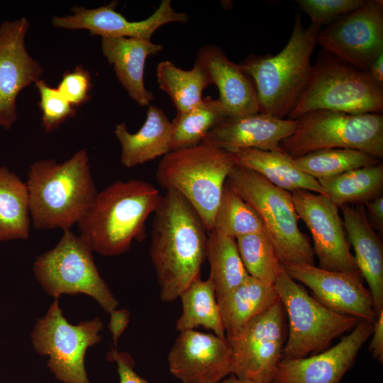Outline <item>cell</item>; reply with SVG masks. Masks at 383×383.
Wrapping results in <instances>:
<instances>
[{"label": "cell", "mask_w": 383, "mask_h": 383, "mask_svg": "<svg viewBox=\"0 0 383 383\" xmlns=\"http://www.w3.org/2000/svg\"><path fill=\"white\" fill-rule=\"evenodd\" d=\"M364 0H297L296 2L318 27L332 23L364 4Z\"/></svg>", "instance_id": "cell-37"}, {"label": "cell", "mask_w": 383, "mask_h": 383, "mask_svg": "<svg viewBox=\"0 0 383 383\" xmlns=\"http://www.w3.org/2000/svg\"><path fill=\"white\" fill-rule=\"evenodd\" d=\"M326 196L339 208L363 204L380 196L383 187V165L365 166L318 180Z\"/></svg>", "instance_id": "cell-29"}, {"label": "cell", "mask_w": 383, "mask_h": 383, "mask_svg": "<svg viewBox=\"0 0 383 383\" xmlns=\"http://www.w3.org/2000/svg\"><path fill=\"white\" fill-rule=\"evenodd\" d=\"M219 383H262L248 379L239 378L233 374L227 379H223Z\"/></svg>", "instance_id": "cell-44"}, {"label": "cell", "mask_w": 383, "mask_h": 383, "mask_svg": "<svg viewBox=\"0 0 383 383\" xmlns=\"http://www.w3.org/2000/svg\"><path fill=\"white\" fill-rule=\"evenodd\" d=\"M197 62L219 91V101L227 118H238L259 113L256 89L251 77L231 61L216 45L201 47Z\"/></svg>", "instance_id": "cell-21"}, {"label": "cell", "mask_w": 383, "mask_h": 383, "mask_svg": "<svg viewBox=\"0 0 383 383\" xmlns=\"http://www.w3.org/2000/svg\"><path fill=\"white\" fill-rule=\"evenodd\" d=\"M235 165L233 152L200 143L164 155L156 178L162 187L178 192L191 204L209 232L226 182Z\"/></svg>", "instance_id": "cell-5"}, {"label": "cell", "mask_w": 383, "mask_h": 383, "mask_svg": "<svg viewBox=\"0 0 383 383\" xmlns=\"http://www.w3.org/2000/svg\"><path fill=\"white\" fill-rule=\"evenodd\" d=\"M206 259L210 266L209 278L215 288L216 298L236 288L249 276L236 240L215 230L209 232Z\"/></svg>", "instance_id": "cell-30"}, {"label": "cell", "mask_w": 383, "mask_h": 383, "mask_svg": "<svg viewBox=\"0 0 383 383\" xmlns=\"http://www.w3.org/2000/svg\"><path fill=\"white\" fill-rule=\"evenodd\" d=\"M299 124L298 120L261 113L226 118L205 135L201 143L231 152L241 149L281 150L282 141L291 136Z\"/></svg>", "instance_id": "cell-20"}, {"label": "cell", "mask_w": 383, "mask_h": 383, "mask_svg": "<svg viewBox=\"0 0 383 383\" xmlns=\"http://www.w3.org/2000/svg\"><path fill=\"white\" fill-rule=\"evenodd\" d=\"M327 110L353 114L383 111V86L360 70L323 50L312 65L308 84L289 119Z\"/></svg>", "instance_id": "cell-6"}, {"label": "cell", "mask_w": 383, "mask_h": 383, "mask_svg": "<svg viewBox=\"0 0 383 383\" xmlns=\"http://www.w3.org/2000/svg\"><path fill=\"white\" fill-rule=\"evenodd\" d=\"M117 1L96 9L74 7L73 14L55 16L54 26L66 29H87L91 35L103 37H125L150 40L160 27L169 23H185L186 13L175 11L170 0H162L154 13L140 21H130L115 9Z\"/></svg>", "instance_id": "cell-19"}, {"label": "cell", "mask_w": 383, "mask_h": 383, "mask_svg": "<svg viewBox=\"0 0 383 383\" xmlns=\"http://www.w3.org/2000/svg\"><path fill=\"white\" fill-rule=\"evenodd\" d=\"M367 72L375 82L383 86V53L372 62Z\"/></svg>", "instance_id": "cell-43"}, {"label": "cell", "mask_w": 383, "mask_h": 383, "mask_svg": "<svg viewBox=\"0 0 383 383\" xmlns=\"http://www.w3.org/2000/svg\"><path fill=\"white\" fill-rule=\"evenodd\" d=\"M35 87L40 94L38 104L42 112V126L45 132L55 131L69 118L75 116L74 106L57 89L50 87L42 79L35 82Z\"/></svg>", "instance_id": "cell-36"}, {"label": "cell", "mask_w": 383, "mask_h": 383, "mask_svg": "<svg viewBox=\"0 0 383 383\" xmlns=\"http://www.w3.org/2000/svg\"><path fill=\"white\" fill-rule=\"evenodd\" d=\"M159 86L171 99L177 113L186 111L202 99L203 91L211 84L206 71L195 62L194 67L184 70L169 60L157 67Z\"/></svg>", "instance_id": "cell-31"}, {"label": "cell", "mask_w": 383, "mask_h": 383, "mask_svg": "<svg viewBox=\"0 0 383 383\" xmlns=\"http://www.w3.org/2000/svg\"><path fill=\"white\" fill-rule=\"evenodd\" d=\"M225 109L218 99L203 97L193 108L177 113L172 121L171 151L201 143L205 135L226 118Z\"/></svg>", "instance_id": "cell-32"}, {"label": "cell", "mask_w": 383, "mask_h": 383, "mask_svg": "<svg viewBox=\"0 0 383 383\" xmlns=\"http://www.w3.org/2000/svg\"><path fill=\"white\" fill-rule=\"evenodd\" d=\"M369 350L372 357L378 362H383V311L377 316L373 324V332Z\"/></svg>", "instance_id": "cell-42"}, {"label": "cell", "mask_w": 383, "mask_h": 383, "mask_svg": "<svg viewBox=\"0 0 383 383\" xmlns=\"http://www.w3.org/2000/svg\"><path fill=\"white\" fill-rule=\"evenodd\" d=\"M317 41L323 50L367 72L383 53V1H365L360 8L319 31Z\"/></svg>", "instance_id": "cell-14"}, {"label": "cell", "mask_w": 383, "mask_h": 383, "mask_svg": "<svg viewBox=\"0 0 383 383\" xmlns=\"http://www.w3.org/2000/svg\"><path fill=\"white\" fill-rule=\"evenodd\" d=\"M28 27L24 17L0 25V126L6 130L18 118L17 96L23 89L40 80L43 72L25 46Z\"/></svg>", "instance_id": "cell-16"}, {"label": "cell", "mask_w": 383, "mask_h": 383, "mask_svg": "<svg viewBox=\"0 0 383 383\" xmlns=\"http://www.w3.org/2000/svg\"><path fill=\"white\" fill-rule=\"evenodd\" d=\"M378 158L348 148L316 150L294 158L295 166L317 180L331 178L357 168L379 163Z\"/></svg>", "instance_id": "cell-33"}, {"label": "cell", "mask_w": 383, "mask_h": 383, "mask_svg": "<svg viewBox=\"0 0 383 383\" xmlns=\"http://www.w3.org/2000/svg\"><path fill=\"white\" fill-rule=\"evenodd\" d=\"M162 198L158 189L145 181L117 180L98 192L77 223L79 236L102 256L123 254L134 240H143L146 221Z\"/></svg>", "instance_id": "cell-2"}, {"label": "cell", "mask_w": 383, "mask_h": 383, "mask_svg": "<svg viewBox=\"0 0 383 383\" xmlns=\"http://www.w3.org/2000/svg\"><path fill=\"white\" fill-rule=\"evenodd\" d=\"M107 359L116 362L119 375V383H150L139 376L134 370L135 362L131 355L112 349L107 353Z\"/></svg>", "instance_id": "cell-39"}, {"label": "cell", "mask_w": 383, "mask_h": 383, "mask_svg": "<svg viewBox=\"0 0 383 383\" xmlns=\"http://www.w3.org/2000/svg\"><path fill=\"white\" fill-rule=\"evenodd\" d=\"M182 313L175 323V330L182 332L202 326L214 334L226 337V330L211 280L200 277L193 282L179 296Z\"/></svg>", "instance_id": "cell-28"}, {"label": "cell", "mask_w": 383, "mask_h": 383, "mask_svg": "<svg viewBox=\"0 0 383 383\" xmlns=\"http://www.w3.org/2000/svg\"><path fill=\"white\" fill-rule=\"evenodd\" d=\"M115 135L121 147V163L127 168L164 156L171 151L172 123L159 107L150 105L146 119L134 133L124 123L116 126Z\"/></svg>", "instance_id": "cell-24"}, {"label": "cell", "mask_w": 383, "mask_h": 383, "mask_svg": "<svg viewBox=\"0 0 383 383\" xmlns=\"http://www.w3.org/2000/svg\"><path fill=\"white\" fill-rule=\"evenodd\" d=\"M235 240L248 274L264 283L274 285L283 271V267L265 231L248 234Z\"/></svg>", "instance_id": "cell-35"}, {"label": "cell", "mask_w": 383, "mask_h": 383, "mask_svg": "<svg viewBox=\"0 0 383 383\" xmlns=\"http://www.w3.org/2000/svg\"><path fill=\"white\" fill-rule=\"evenodd\" d=\"M233 152L237 165L257 172L280 189L289 192L304 189L326 196L318 180L298 169L294 158L282 150L241 149Z\"/></svg>", "instance_id": "cell-25"}, {"label": "cell", "mask_w": 383, "mask_h": 383, "mask_svg": "<svg viewBox=\"0 0 383 383\" xmlns=\"http://www.w3.org/2000/svg\"><path fill=\"white\" fill-rule=\"evenodd\" d=\"M213 230L236 239L265 231V227L255 210L226 182Z\"/></svg>", "instance_id": "cell-34"}, {"label": "cell", "mask_w": 383, "mask_h": 383, "mask_svg": "<svg viewBox=\"0 0 383 383\" xmlns=\"http://www.w3.org/2000/svg\"><path fill=\"white\" fill-rule=\"evenodd\" d=\"M92 252L79 235L66 230L53 248L37 257L33 272L48 295L58 299L62 294H84L110 313L118 301L100 275Z\"/></svg>", "instance_id": "cell-9"}, {"label": "cell", "mask_w": 383, "mask_h": 383, "mask_svg": "<svg viewBox=\"0 0 383 383\" xmlns=\"http://www.w3.org/2000/svg\"><path fill=\"white\" fill-rule=\"evenodd\" d=\"M203 221L178 192L167 189L154 212L150 257L164 302H172L196 279L206 259Z\"/></svg>", "instance_id": "cell-1"}, {"label": "cell", "mask_w": 383, "mask_h": 383, "mask_svg": "<svg viewBox=\"0 0 383 383\" xmlns=\"http://www.w3.org/2000/svg\"><path fill=\"white\" fill-rule=\"evenodd\" d=\"M216 299L226 336L235 333L279 300L274 285L250 275L236 288Z\"/></svg>", "instance_id": "cell-26"}, {"label": "cell", "mask_w": 383, "mask_h": 383, "mask_svg": "<svg viewBox=\"0 0 383 383\" xmlns=\"http://www.w3.org/2000/svg\"><path fill=\"white\" fill-rule=\"evenodd\" d=\"M151 40L125 38H101V50L113 65L116 77L129 96L140 106H150L155 100L153 93L144 84V69L147 57L162 50Z\"/></svg>", "instance_id": "cell-23"}, {"label": "cell", "mask_w": 383, "mask_h": 383, "mask_svg": "<svg viewBox=\"0 0 383 383\" xmlns=\"http://www.w3.org/2000/svg\"><path fill=\"white\" fill-rule=\"evenodd\" d=\"M102 329L99 317L77 325L70 323L55 298L45 315L37 319L31 343L36 353L49 357L48 367L57 379L63 383H91L84 367L85 353L101 340Z\"/></svg>", "instance_id": "cell-11"}, {"label": "cell", "mask_w": 383, "mask_h": 383, "mask_svg": "<svg viewBox=\"0 0 383 383\" xmlns=\"http://www.w3.org/2000/svg\"><path fill=\"white\" fill-rule=\"evenodd\" d=\"M109 314L110 321L109 328L112 334L115 349L117 350L118 340L128 324L130 312L127 309H115Z\"/></svg>", "instance_id": "cell-41"}, {"label": "cell", "mask_w": 383, "mask_h": 383, "mask_svg": "<svg viewBox=\"0 0 383 383\" xmlns=\"http://www.w3.org/2000/svg\"><path fill=\"white\" fill-rule=\"evenodd\" d=\"M290 193L299 218L312 235L318 267L362 277L350 250L339 207L323 194L304 189Z\"/></svg>", "instance_id": "cell-13"}, {"label": "cell", "mask_w": 383, "mask_h": 383, "mask_svg": "<svg viewBox=\"0 0 383 383\" xmlns=\"http://www.w3.org/2000/svg\"><path fill=\"white\" fill-rule=\"evenodd\" d=\"M226 183L257 213L282 265H314L312 245L299 228V217L289 192L237 165Z\"/></svg>", "instance_id": "cell-7"}, {"label": "cell", "mask_w": 383, "mask_h": 383, "mask_svg": "<svg viewBox=\"0 0 383 383\" xmlns=\"http://www.w3.org/2000/svg\"><path fill=\"white\" fill-rule=\"evenodd\" d=\"M347 238L354 249L355 260L367 282L377 316L383 311V245L371 226L362 204L340 207Z\"/></svg>", "instance_id": "cell-22"}, {"label": "cell", "mask_w": 383, "mask_h": 383, "mask_svg": "<svg viewBox=\"0 0 383 383\" xmlns=\"http://www.w3.org/2000/svg\"><path fill=\"white\" fill-rule=\"evenodd\" d=\"M365 212L374 231L380 235L383 233V197L382 195L367 202Z\"/></svg>", "instance_id": "cell-40"}, {"label": "cell", "mask_w": 383, "mask_h": 383, "mask_svg": "<svg viewBox=\"0 0 383 383\" xmlns=\"http://www.w3.org/2000/svg\"><path fill=\"white\" fill-rule=\"evenodd\" d=\"M167 362L182 383H219L231 374V350L226 337L187 330L179 332Z\"/></svg>", "instance_id": "cell-15"}, {"label": "cell", "mask_w": 383, "mask_h": 383, "mask_svg": "<svg viewBox=\"0 0 383 383\" xmlns=\"http://www.w3.org/2000/svg\"><path fill=\"white\" fill-rule=\"evenodd\" d=\"M26 183L30 219L40 230H70L87 213L98 194L85 149L62 163L52 159L34 162Z\"/></svg>", "instance_id": "cell-3"}, {"label": "cell", "mask_w": 383, "mask_h": 383, "mask_svg": "<svg viewBox=\"0 0 383 383\" xmlns=\"http://www.w3.org/2000/svg\"><path fill=\"white\" fill-rule=\"evenodd\" d=\"M319 31L313 23L304 28L297 14L290 38L279 52L251 55L239 65L254 82L259 113L288 118L308 84Z\"/></svg>", "instance_id": "cell-4"}, {"label": "cell", "mask_w": 383, "mask_h": 383, "mask_svg": "<svg viewBox=\"0 0 383 383\" xmlns=\"http://www.w3.org/2000/svg\"><path fill=\"white\" fill-rule=\"evenodd\" d=\"M373 324L360 320L349 334L326 351L309 357L282 359L270 383H339L371 337Z\"/></svg>", "instance_id": "cell-17"}, {"label": "cell", "mask_w": 383, "mask_h": 383, "mask_svg": "<svg viewBox=\"0 0 383 383\" xmlns=\"http://www.w3.org/2000/svg\"><path fill=\"white\" fill-rule=\"evenodd\" d=\"M287 319L282 359H297L321 351L351 331L360 319L338 313L317 301L284 270L274 284Z\"/></svg>", "instance_id": "cell-10"}, {"label": "cell", "mask_w": 383, "mask_h": 383, "mask_svg": "<svg viewBox=\"0 0 383 383\" xmlns=\"http://www.w3.org/2000/svg\"><path fill=\"white\" fill-rule=\"evenodd\" d=\"M296 120L298 128L279 145L293 158L328 148L354 149L378 159L383 157L382 114L317 110Z\"/></svg>", "instance_id": "cell-8"}, {"label": "cell", "mask_w": 383, "mask_h": 383, "mask_svg": "<svg viewBox=\"0 0 383 383\" xmlns=\"http://www.w3.org/2000/svg\"><path fill=\"white\" fill-rule=\"evenodd\" d=\"M30 216L26 182L5 166H0V243L26 240Z\"/></svg>", "instance_id": "cell-27"}, {"label": "cell", "mask_w": 383, "mask_h": 383, "mask_svg": "<svg viewBox=\"0 0 383 383\" xmlns=\"http://www.w3.org/2000/svg\"><path fill=\"white\" fill-rule=\"evenodd\" d=\"M287 336V319L280 300L226 336L231 350V374L243 379L270 383Z\"/></svg>", "instance_id": "cell-12"}, {"label": "cell", "mask_w": 383, "mask_h": 383, "mask_svg": "<svg viewBox=\"0 0 383 383\" xmlns=\"http://www.w3.org/2000/svg\"><path fill=\"white\" fill-rule=\"evenodd\" d=\"M91 87L89 72L79 65L74 70L63 74L57 89L68 101L76 106L89 99Z\"/></svg>", "instance_id": "cell-38"}, {"label": "cell", "mask_w": 383, "mask_h": 383, "mask_svg": "<svg viewBox=\"0 0 383 383\" xmlns=\"http://www.w3.org/2000/svg\"><path fill=\"white\" fill-rule=\"evenodd\" d=\"M294 280L308 287L313 297L338 313L374 323L377 318L371 293L362 277L305 264L282 265Z\"/></svg>", "instance_id": "cell-18"}]
</instances>
